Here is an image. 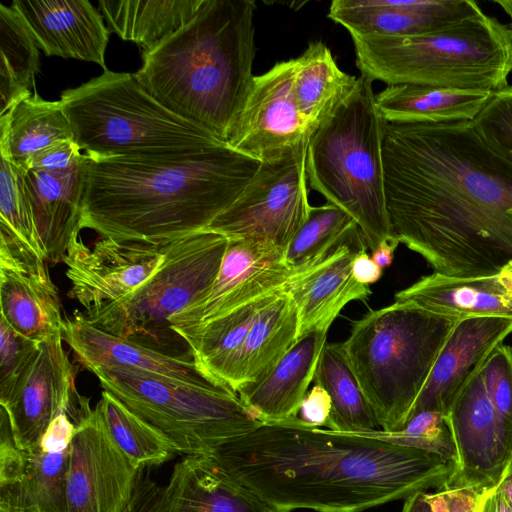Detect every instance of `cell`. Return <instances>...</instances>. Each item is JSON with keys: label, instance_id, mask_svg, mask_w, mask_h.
I'll list each match as a JSON object with an SVG mask.
<instances>
[{"label": "cell", "instance_id": "obj_1", "mask_svg": "<svg viewBox=\"0 0 512 512\" xmlns=\"http://www.w3.org/2000/svg\"><path fill=\"white\" fill-rule=\"evenodd\" d=\"M382 154L392 234L434 272L491 275L512 262V164L471 121L386 122Z\"/></svg>", "mask_w": 512, "mask_h": 512}, {"label": "cell", "instance_id": "obj_2", "mask_svg": "<svg viewBox=\"0 0 512 512\" xmlns=\"http://www.w3.org/2000/svg\"><path fill=\"white\" fill-rule=\"evenodd\" d=\"M211 458L274 512H363L442 489L453 469L424 450L295 422L261 424Z\"/></svg>", "mask_w": 512, "mask_h": 512}, {"label": "cell", "instance_id": "obj_3", "mask_svg": "<svg viewBox=\"0 0 512 512\" xmlns=\"http://www.w3.org/2000/svg\"><path fill=\"white\" fill-rule=\"evenodd\" d=\"M260 165L226 143L160 155L85 154L80 227L118 242H173L206 230Z\"/></svg>", "mask_w": 512, "mask_h": 512}, {"label": "cell", "instance_id": "obj_4", "mask_svg": "<svg viewBox=\"0 0 512 512\" xmlns=\"http://www.w3.org/2000/svg\"><path fill=\"white\" fill-rule=\"evenodd\" d=\"M255 9L251 0H205L184 27L142 53L135 73L163 106L226 144L255 77Z\"/></svg>", "mask_w": 512, "mask_h": 512}, {"label": "cell", "instance_id": "obj_5", "mask_svg": "<svg viewBox=\"0 0 512 512\" xmlns=\"http://www.w3.org/2000/svg\"><path fill=\"white\" fill-rule=\"evenodd\" d=\"M372 82L362 74L358 77L353 92L310 135L306 153L309 186L354 219L371 251L384 241L397 240L385 198L386 121Z\"/></svg>", "mask_w": 512, "mask_h": 512}, {"label": "cell", "instance_id": "obj_6", "mask_svg": "<svg viewBox=\"0 0 512 512\" xmlns=\"http://www.w3.org/2000/svg\"><path fill=\"white\" fill-rule=\"evenodd\" d=\"M351 38L361 74L387 85L495 92L512 72L506 25L483 11L422 35Z\"/></svg>", "mask_w": 512, "mask_h": 512}, {"label": "cell", "instance_id": "obj_7", "mask_svg": "<svg viewBox=\"0 0 512 512\" xmlns=\"http://www.w3.org/2000/svg\"><path fill=\"white\" fill-rule=\"evenodd\" d=\"M456 323L396 301L353 323L343 347L381 430L405 426Z\"/></svg>", "mask_w": 512, "mask_h": 512}, {"label": "cell", "instance_id": "obj_8", "mask_svg": "<svg viewBox=\"0 0 512 512\" xmlns=\"http://www.w3.org/2000/svg\"><path fill=\"white\" fill-rule=\"evenodd\" d=\"M73 141L90 157L146 156L221 144L176 115L135 74L105 70L60 98Z\"/></svg>", "mask_w": 512, "mask_h": 512}, {"label": "cell", "instance_id": "obj_9", "mask_svg": "<svg viewBox=\"0 0 512 512\" xmlns=\"http://www.w3.org/2000/svg\"><path fill=\"white\" fill-rule=\"evenodd\" d=\"M228 238L200 231L171 242L159 271L130 295L98 309L81 311L93 326L173 356H193L171 327L179 312L202 299L212 287Z\"/></svg>", "mask_w": 512, "mask_h": 512}, {"label": "cell", "instance_id": "obj_10", "mask_svg": "<svg viewBox=\"0 0 512 512\" xmlns=\"http://www.w3.org/2000/svg\"><path fill=\"white\" fill-rule=\"evenodd\" d=\"M90 371L101 387L158 430L176 453L211 457L261 424L229 389L214 390L123 369Z\"/></svg>", "mask_w": 512, "mask_h": 512}, {"label": "cell", "instance_id": "obj_11", "mask_svg": "<svg viewBox=\"0 0 512 512\" xmlns=\"http://www.w3.org/2000/svg\"><path fill=\"white\" fill-rule=\"evenodd\" d=\"M308 140L261 165L238 198L206 230L227 238L270 242L286 250L306 220Z\"/></svg>", "mask_w": 512, "mask_h": 512}, {"label": "cell", "instance_id": "obj_12", "mask_svg": "<svg viewBox=\"0 0 512 512\" xmlns=\"http://www.w3.org/2000/svg\"><path fill=\"white\" fill-rule=\"evenodd\" d=\"M456 457L443 488L483 492L499 483L512 459V427L488 395L481 366L458 394L446 415Z\"/></svg>", "mask_w": 512, "mask_h": 512}, {"label": "cell", "instance_id": "obj_13", "mask_svg": "<svg viewBox=\"0 0 512 512\" xmlns=\"http://www.w3.org/2000/svg\"><path fill=\"white\" fill-rule=\"evenodd\" d=\"M143 472L115 444L97 406L90 408L70 445L67 512H124Z\"/></svg>", "mask_w": 512, "mask_h": 512}, {"label": "cell", "instance_id": "obj_14", "mask_svg": "<svg viewBox=\"0 0 512 512\" xmlns=\"http://www.w3.org/2000/svg\"><path fill=\"white\" fill-rule=\"evenodd\" d=\"M170 243L101 238L87 246L79 237L62 261L71 284L67 295L80 303L84 312L130 295L159 271Z\"/></svg>", "mask_w": 512, "mask_h": 512}, {"label": "cell", "instance_id": "obj_15", "mask_svg": "<svg viewBox=\"0 0 512 512\" xmlns=\"http://www.w3.org/2000/svg\"><path fill=\"white\" fill-rule=\"evenodd\" d=\"M228 240L208 293L172 318L171 327L178 335L283 290L291 273L285 249L262 240Z\"/></svg>", "mask_w": 512, "mask_h": 512}, {"label": "cell", "instance_id": "obj_16", "mask_svg": "<svg viewBox=\"0 0 512 512\" xmlns=\"http://www.w3.org/2000/svg\"><path fill=\"white\" fill-rule=\"evenodd\" d=\"M295 60L276 63L255 76L227 144L259 161L309 140L311 132L296 105Z\"/></svg>", "mask_w": 512, "mask_h": 512}, {"label": "cell", "instance_id": "obj_17", "mask_svg": "<svg viewBox=\"0 0 512 512\" xmlns=\"http://www.w3.org/2000/svg\"><path fill=\"white\" fill-rule=\"evenodd\" d=\"M63 342L62 334L41 342L10 397L0 404L22 450L37 444L51 421L71 408L79 397L75 368Z\"/></svg>", "mask_w": 512, "mask_h": 512}, {"label": "cell", "instance_id": "obj_18", "mask_svg": "<svg viewBox=\"0 0 512 512\" xmlns=\"http://www.w3.org/2000/svg\"><path fill=\"white\" fill-rule=\"evenodd\" d=\"M366 248L356 225L328 253L291 270L284 291L297 310L298 339L313 331H328L348 303L364 301L371 295L370 287L358 283L352 273L356 254Z\"/></svg>", "mask_w": 512, "mask_h": 512}, {"label": "cell", "instance_id": "obj_19", "mask_svg": "<svg viewBox=\"0 0 512 512\" xmlns=\"http://www.w3.org/2000/svg\"><path fill=\"white\" fill-rule=\"evenodd\" d=\"M62 337L87 369L106 367L142 373L206 389H229L204 372L193 356H173L103 331L81 311L64 318Z\"/></svg>", "mask_w": 512, "mask_h": 512}, {"label": "cell", "instance_id": "obj_20", "mask_svg": "<svg viewBox=\"0 0 512 512\" xmlns=\"http://www.w3.org/2000/svg\"><path fill=\"white\" fill-rule=\"evenodd\" d=\"M482 12L472 0H334L328 17L351 37L434 32Z\"/></svg>", "mask_w": 512, "mask_h": 512}, {"label": "cell", "instance_id": "obj_21", "mask_svg": "<svg viewBox=\"0 0 512 512\" xmlns=\"http://www.w3.org/2000/svg\"><path fill=\"white\" fill-rule=\"evenodd\" d=\"M511 333L510 318L473 317L457 321L413 406L409 419L425 410L447 415L468 380Z\"/></svg>", "mask_w": 512, "mask_h": 512}, {"label": "cell", "instance_id": "obj_22", "mask_svg": "<svg viewBox=\"0 0 512 512\" xmlns=\"http://www.w3.org/2000/svg\"><path fill=\"white\" fill-rule=\"evenodd\" d=\"M36 43L47 56L89 61L107 70L109 30L89 1L14 0Z\"/></svg>", "mask_w": 512, "mask_h": 512}, {"label": "cell", "instance_id": "obj_23", "mask_svg": "<svg viewBox=\"0 0 512 512\" xmlns=\"http://www.w3.org/2000/svg\"><path fill=\"white\" fill-rule=\"evenodd\" d=\"M395 301L457 321L473 317L512 319V262L491 275L455 277L433 272L398 291Z\"/></svg>", "mask_w": 512, "mask_h": 512}, {"label": "cell", "instance_id": "obj_24", "mask_svg": "<svg viewBox=\"0 0 512 512\" xmlns=\"http://www.w3.org/2000/svg\"><path fill=\"white\" fill-rule=\"evenodd\" d=\"M23 172L46 261L62 263L81 230L85 154L65 170Z\"/></svg>", "mask_w": 512, "mask_h": 512}, {"label": "cell", "instance_id": "obj_25", "mask_svg": "<svg viewBox=\"0 0 512 512\" xmlns=\"http://www.w3.org/2000/svg\"><path fill=\"white\" fill-rule=\"evenodd\" d=\"M327 333V330L313 331L298 339L265 379L238 392L241 402L256 420L268 424L297 418L314 380Z\"/></svg>", "mask_w": 512, "mask_h": 512}, {"label": "cell", "instance_id": "obj_26", "mask_svg": "<svg viewBox=\"0 0 512 512\" xmlns=\"http://www.w3.org/2000/svg\"><path fill=\"white\" fill-rule=\"evenodd\" d=\"M0 308L9 325L34 342L62 334L64 318L58 289L45 263L0 261Z\"/></svg>", "mask_w": 512, "mask_h": 512}, {"label": "cell", "instance_id": "obj_27", "mask_svg": "<svg viewBox=\"0 0 512 512\" xmlns=\"http://www.w3.org/2000/svg\"><path fill=\"white\" fill-rule=\"evenodd\" d=\"M161 512H274L206 456H185L164 488Z\"/></svg>", "mask_w": 512, "mask_h": 512}, {"label": "cell", "instance_id": "obj_28", "mask_svg": "<svg viewBox=\"0 0 512 512\" xmlns=\"http://www.w3.org/2000/svg\"><path fill=\"white\" fill-rule=\"evenodd\" d=\"M298 339V315L291 297L280 291L255 319L225 384L234 393L265 379Z\"/></svg>", "mask_w": 512, "mask_h": 512}, {"label": "cell", "instance_id": "obj_29", "mask_svg": "<svg viewBox=\"0 0 512 512\" xmlns=\"http://www.w3.org/2000/svg\"><path fill=\"white\" fill-rule=\"evenodd\" d=\"M493 92L448 89L415 84L388 85L376 94L386 122L445 124L473 121Z\"/></svg>", "mask_w": 512, "mask_h": 512}, {"label": "cell", "instance_id": "obj_30", "mask_svg": "<svg viewBox=\"0 0 512 512\" xmlns=\"http://www.w3.org/2000/svg\"><path fill=\"white\" fill-rule=\"evenodd\" d=\"M78 400L59 413L37 444L27 450L23 485L37 512H67L66 484Z\"/></svg>", "mask_w": 512, "mask_h": 512}, {"label": "cell", "instance_id": "obj_31", "mask_svg": "<svg viewBox=\"0 0 512 512\" xmlns=\"http://www.w3.org/2000/svg\"><path fill=\"white\" fill-rule=\"evenodd\" d=\"M60 140H73L61 101H48L36 90L0 115V154L26 170L31 159Z\"/></svg>", "mask_w": 512, "mask_h": 512}, {"label": "cell", "instance_id": "obj_32", "mask_svg": "<svg viewBox=\"0 0 512 512\" xmlns=\"http://www.w3.org/2000/svg\"><path fill=\"white\" fill-rule=\"evenodd\" d=\"M294 60V97L312 134L353 92L358 77L343 72L321 41L311 42Z\"/></svg>", "mask_w": 512, "mask_h": 512}, {"label": "cell", "instance_id": "obj_33", "mask_svg": "<svg viewBox=\"0 0 512 512\" xmlns=\"http://www.w3.org/2000/svg\"><path fill=\"white\" fill-rule=\"evenodd\" d=\"M205 0H102L98 9L114 33L138 44L143 52L153 50L184 27Z\"/></svg>", "mask_w": 512, "mask_h": 512}, {"label": "cell", "instance_id": "obj_34", "mask_svg": "<svg viewBox=\"0 0 512 512\" xmlns=\"http://www.w3.org/2000/svg\"><path fill=\"white\" fill-rule=\"evenodd\" d=\"M315 384L331 399L327 429L340 433L381 430L373 408L365 397L349 364L343 343H326L318 360Z\"/></svg>", "mask_w": 512, "mask_h": 512}, {"label": "cell", "instance_id": "obj_35", "mask_svg": "<svg viewBox=\"0 0 512 512\" xmlns=\"http://www.w3.org/2000/svg\"><path fill=\"white\" fill-rule=\"evenodd\" d=\"M279 292L183 332L180 336L188 343L196 364L226 386V378L255 319Z\"/></svg>", "mask_w": 512, "mask_h": 512}, {"label": "cell", "instance_id": "obj_36", "mask_svg": "<svg viewBox=\"0 0 512 512\" xmlns=\"http://www.w3.org/2000/svg\"><path fill=\"white\" fill-rule=\"evenodd\" d=\"M39 47L21 14L0 5V115L32 94L39 71Z\"/></svg>", "mask_w": 512, "mask_h": 512}, {"label": "cell", "instance_id": "obj_37", "mask_svg": "<svg viewBox=\"0 0 512 512\" xmlns=\"http://www.w3.org/2000/svg\"><path fill=\"white\" fill-rule=\"evenodd\" d=\"M96 406L115 444L140 468L160 465L176 454L158 430L107 391L102 390Z\"/></svg>", "mask_w": 512, "mask_h": 512}, {"label": "cell", "instance_id": "obj_38", "mask_svg": "<svg viewBox=\"0 0 512 512\" xmlns=\"http://www.w3.org/2000/svg\"><path fill=\"white\" fill-rule=\"evenodd\" d=\"M356 225L348 213L332 203L311 206L306 220L285 250L287 266L294 270L328 253Z\"/></svg>", "mask_w": 512, "mask_h": 512}, {"label": "cell", "instance_id": "obj_39", "mask_svg": "<svg viewBox=\"0 0 512 512\" xmlns=\"http://www.w3.org/2000/svg\"><path fill=\"white\" fill-rule=\"evenodd\" d=\"M0 232L23 243L46 260L34 222L24 172L3 157L0 164Z\"/></svg>", "mask_w": 512, "mask_h": 512}, {"label": "cell", "instance_id": "obj_40", "mask_svg": "<svg viewBox=\"0 0 512 512\" xmlns=\"http://www.w3.org/2000/svg\"><path fill=\"white\" fill-rule=\"evenodd\" d=\"M361 434L424 450L452 464L456 457L455 443L447 416L438 411H421L413 415L398 431L377 430Z\"/></svg>", "mask_w": 512, "mask_h": 512}, {"label": "cell", "instance_id": "obj_41", "mask_svg": "<svg viewBox=\"0 0 512 512\" xmlns=\"http://www.w3.org/2000/svg\"><path fill=\"white\" fill-rule=\"evenodd\" d=\"M471 122L483 143L512 164V85L493 92Z\"/></svg>", "mask_w": 512, "mask_h": 512}, {"label": "cell", "instance_id": "obj_42", "mask_svg": "<svg viewBox=\"0 0 512 512\" xmlns=\"http://www.w3.org/2000/svg\"><path fill=\"white\" fill-rule=\"evenodd\" d=\"M39 345L16 332L0 316V404L10 397Z\"/></svg>", "mask_w": 512, "mask_h": 512}, {"label": "cell", "instance_id": "obj_43", "mask_svg": "<svg viewBox=\"0 0 512 512\" xmlns=\"http://www.w3.org/2000/svg\"><path fill=\"white\" fill-rule=\"evenodd\" d=\"M481 371L491 402L512 427V347L499 344L483 362Z\"/></svg>", "mask_w": 512, "mask_h": 512}, {"label": "cell", "instance_id": "obj_44", "mask_svg": "<svg viewBox=\"0 0 512 512\" xmlns=\"http://www.w3.org/2000/svg\"><path fill=\"white\" fill-rule=\"evenodd\" d=\"M26 463L27 451L17 446L8 415L0 406V485L22 482Z\"/></svg>", "mask_w": 512, "mask_h": 512}, {"label": "cell", "instance_id": "obj_45", "mask_svg": "<svg viewBox=\"0 0 512 512\" xmlns=\"http://www.w3.org/2000/svg\"><path fill=\"white\" fill-rule=\"evenodd\" d=\"M82 154L73 140H60L36 154L26 170H65L74 165Z\"/></svg>", "mask_w": 512, "mask_h": 512}, {"label": "cell", "instance_id": "obj_46", "mask_svg": "<svg viewBox=\"0 0 512 512\" xmlns=\"http://www.w3.org/2000/svg\"><path fill=\"white\" fill-rule=\"evenodd\" d=\"M331 408L328 392L322 386L315 384L304 397L297 418L291 422L309 428L327 427Z\"/></svg>", "mask_w": 512, "mask_h": 512}, {"label": "cell", "instance_id": "obj_47", "mask_svg": "<svg viewBox=\"0 0 512 512\" xmlns=\"http://www.w3.org/2000/svg\"><path fill=\"white\" fill-rule=\"evenodd\" d=\"M482 492L471 488H442L426 493L433 512H476Z\"/></svg>", "mask_w": 512, "mask_h": 512}, {"label": "cell", "instance_id": "obj_48", "mask_svg": "<svg viewBox=\"0 0 512 512\" xmlns=\"http://www.w3.org/2000/svg\"><path fill=\"white\" fill-rule=\"evenodd\" d=\"M163 496L164 487L143 472L124 512H161Z\"/></svg>", "mask_w": 512, "mask_h": 512}, {"label": "cell", "instance_id": "obj_49", "mask_svg": "<svg viewBox=\"0 0 512 512\" xmlns=\"http://www.w3.org/2000/svg\"><path fill=\"white\" fill-rule=\"evenodd\" d=\"M0 512H37L25 491L23 481L0 485Z\"/></svg>", "mask_w": 512, "mask_h": 512}, {"label": "cell", "instance_id": "obj_50", "mask_svg": "<svg viewBox=\"0 0 512 512\" xmlns=\"http://www.w3.org/2000/svg\"><path fill=\"white\" fill-rule=\"evenodd\" d=\"M382 271L368 255L366 249L356 254L352 264V273L358 283L369 286L381 278Z\"/></svg>", "mask_w": 512, "mask_h": 512}, {"label": "cell", "instance_id": "obj_51", "mask_svg": "<svg viewBox=\"0 0 512 512\" xmlns=\"http://www.w3.org/2000/svg\"><path fill=\"white\" fill-rule=\"evenodd\" d=\"M476 512H512V509L506 503L497 487H494L481 493Z\"/></svg>", "mask_w": 512, "mask_h": 512}, {"label": "cell", "instance_id": "obj_52", "mask_svg": "<svg viewBox=\"0 0 512 512\" xmlns=\"http://www.w3.org/2000/svg\"><path fill=\"white\" fill-rule=\"evenodd\" d=\"M399 241H384L372 251V260L383 270L391 265Z\"/></svg>", "mask_w": 512, "mask_h": 512}, {"label": "cell", "instance_id": "obj_53", "mask_svg": "<svg viewBox=\"0 0 512 512\" xmlns=\"http://www.w3.org/2000/svg\"><path fill=\"white\" fill-rule=\"evenodd\" d=\"M402 512H433L426 499V492H417L405 499Z\"/></svg>", "mask_w": 512, "mask_h": 512}, {"label": "cell", "instance_id": "obj_54", "mask_svg": "<svg viewBox=\"0 0 512 512\" xmlns=\"http://www.w3.org/2000/svg\"><path fill=\"white\" fill-rule=\"evenodd\" d=\"M496 487L503 496L506 503L512 509V459L508 463Z\"/></svg>", "mask_w": 512, "mask_h": 512}, {"label": "cell", "instance_id": "obj_55", "mask_svg": "<svg viewBox=\"0 0 512 512\" xmlns=\"http://www.w3.org/2000/svg\"><path fill=\"white\" fill-rule=\"evenodd\" d=\"M494 2L512 19V0H496Z\"/></svg>", "mask_w": 512, "mask_h": 512}]
</instances>
